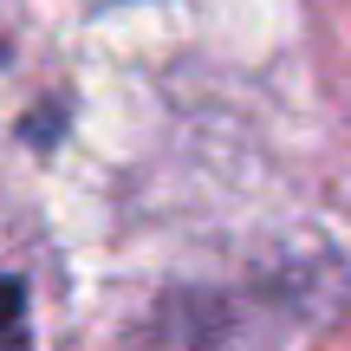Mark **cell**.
Returning <instances> with one entry per match:
<instances>
[{"label":"cell","instance_id":"cell-1","mask_svg":"<svg viewBox=\"0 0 351 351\" xmlns=\"http://www.w3.org/2000/svg\"><path fill=\"white\" fill-rule=\"evenodd\" d=\"M26 345V287L13 274H0V351Z\"/></svg>","mask_w":351,"mask_h":351}]
</instances>
